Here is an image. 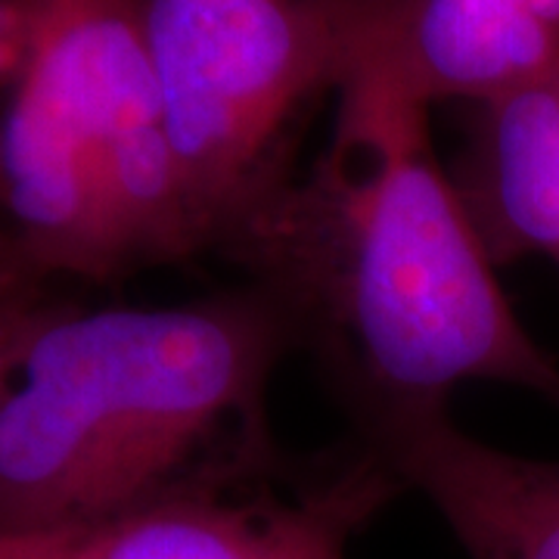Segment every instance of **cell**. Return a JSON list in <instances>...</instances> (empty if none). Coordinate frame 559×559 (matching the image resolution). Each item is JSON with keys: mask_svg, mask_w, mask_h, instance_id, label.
<instances>
[{"mask_svg": "<svg viewBox=\"0 0 559 559\" xmlns=\"http://www.w3.org/2000/svg\"><path fill=\"white\" fill-rule=\"evenodd\" d=\"M336 94L323 153L301 171L274 168L224 221L212 252L286 314L355 436L448 411L466 382L559 404V360L500 289L436 159L429 109L377 84Z\"/></svg>", "mask_w": 559, "mask_h": 559, "instance_id": "1", "label": "cell"}, {"mask_svg": "<svg viewBox=\"0 0 559 559\" xmlns=\"http://www.w3.org/2000/svg\"><path fill=\"white\" fill-rule=\"evenodd\" d=\"M293 348L252 283L171 308L62 301L0 401V535L100 520L274 454L264 399Z\"/></svg>", "mask_w": 559, "mask_h": 559, "instance_id": "2", "label": "cell"}, {"mask_svg": "<svg viewBox=\"0 0 559 559\" xmlns=\"http://www.w3.org/2000/svg\"><path fill=\"white\" fill-rule=\"evenodd\" d=\"M0 237L47 277L202 255L146 0H0Z\"/></svg>", "mask_w": 559, "mask_h": 559, "instance_id": "3", "label": "cell"}, {"mask_svg": "<svg viewBox=\"0 0 559 559\" xmlns=\"http://www.w3.org/2000/svg\"><path fill=\"white\" fill-rule=\"evenodd\" d=\"M146 40L183 200L212 252L224 221L283 162L299 109L340 84L314 0H146Z\"/></svg>", "mask_w": 559, "mask_h": 559, "instance_id": "4", "label": "cell"}, {"mask_svg": "<svg viewBox=\"0 0 559 559\" xmlns=\"http://www.w3.org/2000/svg\"><path fill=\"white\" fill-rule=\"evenodd\" d=\"M401 491L399 473L360 439L308 463L274 451L100 520L0 535V559H345Z\"/></svg>", "mask_w": 559, "mask_h": 559, "instance_id": "5", "label": "cell"}, {"mask_svg": "<svg viewBox=\"0 0 559 559\" xmlns=\"http://www.w3.org/2000/svg\"><path fill=\"white\" fill-rule=\"evenodd\" d=\"M340 53V84L404 100L473 106L547 81L559 62V0H314Z\"/></svg>", "mask_w": 559, "mask_h": 559, "instance_id": "6", "label": "cell"}, {"mask_svg": "<svg viewBox=\"0 0 559 559\" xmlns=\"http://www.w3.org/2000/svg\"><path fill=\"white\" fill-rule=\"evenodd\" d=\"M355 439L432 500L469 559H559V460L498 451L448 411Z\"/></svg>", "mask_w": 559, "mask_h": 559, "instance_id": "7", "label": "cell"}, {"mask_svg": "<svg viewBox=\"0 0 559 559\" xmlns=\"http://www.w3.org/2000/svg\"><path fill=\"white\" fill-rule=\"evenodd\" d=\"M454 187L495 264L540 255L559 267V103L550 79L476 106Z\"/></svg>", "mask_w": 559, "mask_h": 559, "instance_id": "8", "label": "cell"}, {"mask_svg": "<svg viewBox=\"0 0 559 559\" xmlns=\"http://www.w3.org/2000/svg\"><path fill=\"white\" fill-rule=\"evenodd\" d=\"M47 280L10 242L0 246V401L10 392L32 336L62 305L47 293Z\"/></svg>", "mask_w": 559, "mask_h": 559, "instance_id": "9", "label": "cell"}, {"mask_svg": "<svg viewBox=\"0 0 559 559\" xmlns=\"http://www.w3.org/2000/svg\"><path fill=\"white\" fill-rule=\"evenodd\" d=\"M550 84H554V94H557V103H559V62H557V69H554V75H550Z\"/></svg>", "mask_w": 559, "mask_h": 559, "instance_id": "10", "label": "cell"}, {"mask_svg": "<svg viewBox=\"0 0 559 559\" xmlns=\"http://www.w3.org/2000/svg\"><path fill=\"white\" fill-rule=\"evenodd\" d=\"M3 242H7V240H3V237H0V246H3Z\"/></svg>", "mask_w": 559, "mask_h": 559, "instance_id": "11", "label": "cell"}]
</instances>
